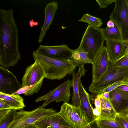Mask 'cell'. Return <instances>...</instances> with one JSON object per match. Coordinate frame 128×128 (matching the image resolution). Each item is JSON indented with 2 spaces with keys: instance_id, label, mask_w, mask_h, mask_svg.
I'll return each instance as SVG.
<instances>
[{
  "instance_id": "cell-1",
  "label": "cell",
  "mask_w": 128,
  "mask_h": 128,
  "mask_svg": "<svg viewBox=\"0 0 128 128\" xmlns=\"http://www.w3.org/2000/svg\"><path fill=\"white\" fill-rule=\"evenodd\" d=\"M13 14L12 8L0 9V65L8 69L20 59L18 30Z\"/></svg>"
},
{
  "instance_id": "cell-2",
  "label": "cell",
  "mask_w": 128,
  "mask_h": 128,
  "mask_svg": "<svg viewBox=\"0 0 128 128\" xmlns=\"http://www.w3.org/2000/svg\"><path fill=\"white\" fill-rule=\"evenodd\" d=\"M32 56L42 69L45 78L50 80H60L68 74H71L76 68L69 60H61L50 57L36 50L32 52Z\"/></svg>"
},
{
  "instance_id": "cell-3",
  "label": "cell",
  "mask_w": 128,
  "mask_h": 128,
  "mask_svg": "<svg viewBox=\"0 0 128 128\" xmlns=\"http://www.w3.org/2000/svg\"><path fill=\"white\" fill-rule=\"evenodd\" d=\"M103 29L88 25L78 47L87 53L88 56L92 62L104 46L105 40Z\"/></svg>"
},
{
  "instance_id": "cell-4",
  "label": "cell",
  "mask_w": 128,
  "mask_h": 128,
  "mask_svg": "<svg viewBox=\"0 0 128 128\" xmlns=\"http://www.w3.org/2000/svg\"><path fill=\"white\" fill-rule=\"evenodd\" d=\"M128 76V67L118 66L110 60L106 71L97 81L92 82L88 90L92 93H98L113 84L122 80Z\"/></svg>"
},
{
  "instance_id": "cell-5",
  "label": "cell",
  "mask_w": 128,
  "mask_h": 128,
  "mask_svg": "<svg viewBox=\"0 0 128 128\" xmlns=\"http://www.w3.org/2000/svg\"><path fill=\"white\" fill-rule=\"evenodd\" d=\"M56 113L52 108H46L43 105L30 111L22 110L17 112L13 121L7 128H22Z\"/></svg>"
},
{
  "instance_id": "cell-6",
  "label": "cell",
  "mask_w": 128,
  "mask_h": 128,
  "mask_svg": "<svg viewBox=\"0 0 128 128\" xmlns=\"http://www.w3.org/2000/svg\"><path fill=\"white\" fill-rule=\"evenodd\" d=\"M45 74L36 60L26 68L22 78V87L28 86L29 91L24 94L26 96H32L37 93L42 87Z\"/></svg>"
},
{
  "instance_id": "cell-7",
  "label": "cell",
  "mask_w": 128,
  "mask_h": 128,
  "mask_svg": "<svg viewBox=\"0 0 128 128\" xmlns=\"http://www.w3.org/2000/svg\"><path fill=\"white\" fill-rule=\"evenodd\" d=\"M114 2L110 19L118 29L122 40L128 42V0H116Z\"/></svg>"
},
{
  "instance_id": "cell-8",
  "label": "cell",
  "mask_w": 128,
  "mask_h": 128,
  "mask_svg": "<svg viewBox=\"0 0 128 128\" xmlns=\"http://www.w3.org/2000/svg\"><path fill=\"white\" fill-rule=\"evenodd\" d=\"M58 113L73 128H81L89 123L80 107L68 103H64Z\"/></svg>"
},
{
  "instance_id": "cell-9",
  "label": "cell",
  "mask_w": 128,
  "mask_h": 128,
  "mask_svg": "<svg viewBox=\"0 0 128 128\" xmlns=\"http://www.w3.org/2000/svg\"><path fill=\"white\" fill-rule=\"evenodd\" d=\"M72 80H68L54 90H52L46 94L40 97L36 100V102L46 100L43 104L45 106L51 102L55 101L56 102H63L68 103L70 94Z\"/></svg>"
},
{
  "instance_id": "cell-10",
  "label": "cell",
  "mask_w": 128,
  "mask_h": 128,
  "mask_svg": "<svg viewBox=\"0 0 128 128\" xmlns=\"http://www.w3.org/2000/svg\"><path fill=\"white\" fill-rule=\"evenodd\" d=\"M22 88L16 76L8 69L0 66V92L12 94Z\"/></svg>"
},
{
  "instance_id": "cell-11",
  "label": "cell",
  "mask_w": 128,
  "mask_h": 128,
  "mask_svg": "<svg viewBox=\"0 0 128 128\" xmlns=\"http://www.w3.org/2000/svg\"><path fill=\"white\" fill-rule=\"evenodd\" d=\"M110 60L106 46H104L93 62L92 82L98 80L106 70Z\"/></svg>"
},
{
  "instance_id": "cell-12",
  "label": "cell",
  "mask_w": 128,
  "mask_h": 128,
  "mask_svg": "<svg viewBox=\"0 0 128 128\" xmlns=\"http://www.w3.org/2000/svg\"><path fill=\"white\" fill-rule=\"evenodd\" d=\"M47 56L61 60H70L72 50L66 45L46 46L40 45L36 50Z\"/></svg>"
},
{
  "instance_id": "cell-13",
  "label": "cell",
  "mask_w": 128,
  "mask_h": 128,
  "mask_svg": "<svg viewBox=\"0 0 128 128\" xmlns=\"http://www.w3.org/2000/svg\"><path fill=\"white\" fill-rule=\"evenodd\" d=\"M32 125L39 128H73L58 112Z\"/></svg>"
},
{
  "instance_id": "cell-14",
  "label": "cell",
  "mask_w": 128,
  "mask_h": 128,
  "mask_svg": "<svg viewBox=\"0 0 128 128\" xmlns=\"http://www.w3.org/2000/svg\"><path fill=\"white\" fill-rule=\"evenodd\" d=\"M110 100L119 114L124 113L128 108V92L117 88L110 92Z\"/></svg>"
},
{
  "instance_id": "cell-15",
  "label": "cell",
  "mask_w": 128,
  "mask_h": 128,
  "mask_svg": "<svg viewBox=\"0 0 128 128\" xmlns=\"http://www.w3.org/2000/svg\"><path fill=\"white\" fill-rule=\"evenodd\" d=\"M110 60L115 62L124 56L128 42L121 40L106 41Z\"/></svg>"
},
{
  "instance_id": "cell-16",
  "label": "cell",
  "mask_w": 128,
  "mask_h": 128,
  "mask_svg": "<svg viewBox=\"0 0 128 128\" xmlns=\"http://www.w3.org/2000/svg\"><path fill=\"white\" fill-rule=\"evenodd\" d=\"M81 78L80 76L78 80L79 95L80 101V108L86 116L89 122L96 118L93 113V108L91 104L89 94L86 91L82 84Z\"/></svg>"
},
{
  "instance_id": "cell-17",
  "label": "cell",
  "mask_w": 128,
  "mask_h": 128,
  "mask_svg": "<svg viewBox=\"0 0 128 128\" xmlns=\"http://www.w3.org/2000/svg\"><path fill=\"white\" fill-rule=\"evenodd\" d=\"M58 8V2L56 1L48 3L45 7L44 9L45 13L44 21L41 28L38 39L39 43L42 42L44 37L52 22Z\"/></svg>"
},
{
  "instance_id": "cell-18",
  "label": "cell",
  "mask_w": 128,
  "mask_h": 128,
  "mask_svg": "<svg viewBox=\"0 0 128 128\" xmlns=\"http://www.w3.org/2000/svg\"><path fill=\"white\" fill-rule=\"evenodd\" d=\"M71 61L79 68L80 76L81 78L84 76L87 71L84 67L86 64H92L93 62L88 56L87 53L78 47L74 50H72L70 59Z\"/></svg>"
},
{
  "instance_id": "cell-19",
  "label": "cell",
  "mask_w": 128,
  "mask_h": 128,
  "mask_svg": "<svg viewBox=\"0 0 128 128\" xmlns=\"http://www.w3.org/2000/svg\"><path fill=\"white\" fill-rule=\"evenodd\" d=\"M100 97L101 103L100 114L96 119L116 120L119 113L114 109L110 100Z\"/></svg>"
},
{
  "instance_id": "cell-20",
  "label": "cell",
  "mask_w": 128,
  "mask_h": 128,
  "mask_svg": "<svg viewBox=\"0 0 128 128\" xmlns=\"http://www.w3.org/2000/svg\"><path fill=\"white\" fill-rule=\"evenodd\" d=\"M0 100L5 101L17 110H22L25 106L23 98L19 94H8L0 92Z\"/></svg>"
},
{
  "instance_id": "cell-21",
  "label": "cell",
  "mask_w": 128,
  "mask_h": 128,
  "mask_svg": "<svg viewBox=\"0 0 128 128\" xmlns=\"http://www.w3.org/2000/svg\"><path fill=\"white\" fill-rule=\"evenodd\" d=\"M72 86L73 89L72 96V105L74 106L79 107L80 101L79 95L78 80L80 78V72L78 71L76 73L74 71L72 74Z\"/></svg>"
},
{
  "instance_id": "cell-22",
  "label": "cell",
  "mask_w": 128,
  "mask_h": 128,
  "mask_svg": "<svg viewBox=\"0 0 128 128\" xmlns=\"http://www.w3.org/2000/svg\"><path fill=\"white\" fill-rule=\"evenodd\" d=\"M102 33L105 40H122L120 33L115 24L113 27H107L103 29Z\"/></svg>"
},
{
  "instance_id": "cell-23",
  "label": "cell",
  "mask_w": 128,
  "mask_h": 128,
  "mask_svg": "<svg viewBox=\"0 0 128 128\" xmlns=\"http://www.w3.org/2000/svg\"><path fill=\"white\" fill-rule=\"evenodd\" d=\"M78 21L88 23L90 26L98 28H100L102 24V21L100 18L88 13L84 14Z\"/></svg>"
},
{
  "instance_id": "cell-24",
  "label": "cell",
  "mask_w": 128,
  "mask_h": 128,
  "mask_svg": "<svg viewBox=\"0 0 128 128\" xmlns=\"http://www.w3.org/2000/svg\"><path fill=\"white\" fill-rule=\"evenodd\" d=\"M96 119L99 126L100 128H124L116 119Z\"/></svg>"
},
{
  "instance_id": "cell-25",
  "label": "cell",
  "mask_w": 128,
  "mask_h": 128,
  "mask_svg": "<svg viewBox=\"0 0 128 128\" xmlns=\"http://www.w3.org/2000/svg\"><path fill=\"white\" fill-rule=\"evenodd\" d=\"M17 110H12L3 118L0 120V128H7L13 121Z\"/></svg>"
},
{
  "instance_id": "cell-26",
  "label": "cell",
  "mask_w": 128,
  "mask_h": 128,
  "mask_svg": "<svg viewBox=\"0 0 128 128\" xmlns=\"http://www.w3.org/2000/svg\"><path fill=\"white\" fill-rule=\"evenodd\" d=\"M116 120L124 128H128V114L126 113L119 114Z\"/></svg>"
},
{
  "instance_id": "cell-27",
  "label": "cell",
  "mask_w": 128,
  "mask_h": 128,
  "mask_svg": "<svg viewBox=\"0 0 128 128\" xmlns=\"http://www.w3.org/2000/svg\"><path fill=\"white\" fill-rule=\"evenodd\" d=\"M116 66L121 67H128V54L126 55L114 63Z\"/></svg>"
},
{
  "instance_id": "cell-28",
  "label": "cell",
  "mask_w": 128,
  "mask_h": 128,
  "mask_svg": "<svg viewBox=\"0 0 128 128\" xmlns=\"http://www.w3.org/2000/svg\"><path fill=\"white\" fill-rule=\"evenodd\" d=\"M122 80L117 82L103 90L102 91L98 93H102L104 92H110L117 88L118 86L123 85Z\"/></svg>"
},
{
  "instance_id": "cell-29",
  "label": "cell",
  "mask_w": 128,
  "mask_h": 128,
  "mask_svg": "<svg viewBox=\"0 0 128 128\" xmlns=\"http://www.w3.org/2000/svg\"><path fill=\"white\" fill-rule=\"evenodd\" d=\"M116 0H96L100 8H106L109 4L114 2Z\"/></svg>"
},
{
  "instance_id": "cell-30",
  "label": "cell",
  "mask_w": 128,
  "mask_h": 128,
  "mask_svg": "<svg viewBox=\"0 0 128 128\" xmlns=\"http://www.w3.org/2000/svg\"><path fill=\"white\" fill-rule=\"evenodd\" d=\"M4 109L16 110L15 108L10 105L5 101L0 100V110Z\"/></svg>"
},
{
  "instance_id": "cell-31",
  "label": "cell",
  "mask_w": 128,
  "mask_h": 128,
  "mask_svg": "<svg viewBox=\"0 0 128 128\" xmlns=\"http://www.w3.org/2000/svg\"><path fill=\"white\" fill-rule=\"evenodd\" d=\"M81 128H100L98 126L96 119L93 121L88 123Z\"/></svg>"
},
{
  "instance_id": "cell-32",
  "label": "cell",
  "mask_w": 128,
  "mask_h": 128,
  "mask_svg": "<svg viewBox=\"0 0 128 128\" xmlns=\"http://www.w3.org/2000/svg\"><path fill=\"white\" fill-rule=\"evenodd\" d=\"M94 103L95 108L101 112V103L100 97L96 96L94 100Z\"/></svg>"
},
{
  "instance_id": "cell-33",
  "label": "cell",
  "mask_w": 128,
  "mask_h": 128,
  "mask_svg": "<svg viewBox=\"0 0 128 128\" xmlns=\"http://www.w3.org/2000/svg\"><path fill=\"white\" fill-rule=\"evenodd\" d=\"M12 110L4 109L0 110V120L6 116Z\"/></svg>"
},
{
  "instance_id": "cell-34",
  "label": "cell",
  "mask_w": 128,
  "mask_h": 128,
  "mask_svg": "<svg viewBox=\"0 0 128 128\" xmlns=\"http://www.w3.org/2000/svg\"><path fill=\"white\" fill-rule=\"evenodd\" d=\"M93 114L96 117V118L98 117L100 115V112L96 108L93 109Z\"/></svg>"
},
{
  "instance_id": "cell-35",
  "label": "cell",
  "mask_w": 128,
  "mask_h": 128,
  "mask_svg": "<svg viewBox=\"0 0 128 128\" xmlns=\"http://www.w3.org/2000/svg\"><path fill=\"white\" fill-rule=\"evenodd\" d=\"M117 88L123 91L128 92V86L125 85H122L120 86Z\"/></svg>"
},
{
  "instance_id": "cell-36",
  "label": "cell",
  "mask_w": 128,
  "mask_h": 128,
  "mask_svg": "<svg viewBox=\"0 0 128 128\" xmlns=\"http://www.w3.org/2000/svg\"><path fill=\"white\" fill-rule=\"evenodd\" d=\"M107 27L111 28L114 27L115 24L112 20H110L107 22Z\"/></svg>"
},
{
  "instance_id": "cell-37",
  "label": "cell",
  "mask_w": 128,
  "mask_h": 128,
  "mask_svg": "<svg viewBox=\"0 0 128 128\" xmlns=\"http://www.w3.org/2000/svg\"><path fill=\"white\" fill-rule=\"evenodd\" d=\"M122 81L123 82V85L128 86V76L125 78Z\"/></svg>"
},
{
  "instance_id": "cell-38",
  "label": "cell",
  "mask_w": 128,
  "mask_h": 128,
  "mask_svg": "<svg viewBox=\"0 0 128 128\" xmlns=\"http://www.w3.org/2000/svg\"><path fill=\"white\" fill-rule=\"evenodd\" d=\"M22 128H39L32 125H29L25 126Z\"/></svg>"
},
{
  "instance_id": "cell-39",
  "label": "cell",
  "mask_w": 128,
  "mask_h": 128,
  "mask_svg": "<svg viewBox=\"0 0 128 128\" xmlns=\"http://www.w3.org/2000/svg\"><path fill=\"white\" fill-rule=\"evenodd\" d=\"M127 54H128V46L125 52L124 56Z\"/></svg>"
},
{
  "instance_id": "cell-40",
  "label": "cell",
  "mask_w": 128,
  "mask_h": 128,
  "mask_svg": "<svg viewBox=\"0 0 128 128\" xmlns=\"http://www.w3.org/2000/svg\"><path fill=\"white\" fill-rule=\"evenodd\" d=\"M124 113H126L128 114V108L126 110L125 112Z\"/></svg>"
}]
</instances>
